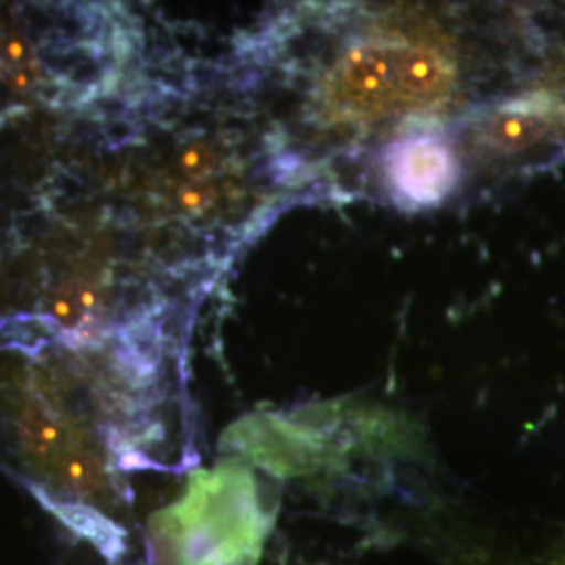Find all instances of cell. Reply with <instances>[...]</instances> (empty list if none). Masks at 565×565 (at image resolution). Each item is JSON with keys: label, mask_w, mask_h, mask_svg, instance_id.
<instances>
[{"label": "cell", "mask_w": 565, "mask_h": 565, "mask_svg": "<svg viewBox=\"0 0 565 565\" xmlns=\"http://www.w3.org/2000/svg\"><path fill=\"white\" fill-rule=\"evenodd\" d=\"M385 189L403 210H431L461 181L455 142L436 126H406L382 153Z\"/></svg>", "instance_id": "8992f818"}, {"label": "cell", "mask_w": 565, "mask_h": 565, "mask_svg": "<svg viewBox=\"0 0 565 565\" xmlns=\"http://www.w3.org/2000/svg\"><path fill=\"white\" fill-rule=\"evenodd\" d=\"M147 61L139 18L116 2H0V116L70 111Z\"/></svg>", "instance_id": "3957f363"}, {"label": "cell", "mask_w": 565, "mask_h": 565, "mask_svg": "<svg viewBox=\"0 0 565 565\" xmlns=\"http://www.w3.org/2000/svg\"><path fill=\"white\" fill-rule=\"evenodd\" d=\"M285 160L212 84L149 61L86 107L2 114V321L170 323L268 223Z\"/></svg>", "instance_id": "6da1fadb"}, {"label": "cell", "mask_w": 565, "mask_h": 565, "mask_svg": "<svg viewBox=\"0 0 565 565\" xmlns=\"http://www.w3.org/2000/svg\"><path fill=\"white\" fill-rule=\"evenodd\" d=\"M473 141L494 153H524L562 126V109L548 97H522L490 107L469 121Z\"/></svg>", "instance_id": "52a82bcc"}, {"label": "cell", "mask_w": 565, "mask_h": 565, "mask_svg": "<svg viewBox=\"0 0 565 565\" xmlns=\"http://www.w3.org/2000/svg\"><path fill=\"white\" fill-rule=\"evenodd\" d=\"M270 520L252 476L221 467L191 478L179 503L147 524L151 565H242L256 562Z\"/></svg>", "instance_id": "5b68a950"}, {"label": "cell", "mask_w": 565, "mask_h": 565, "mask_svg": "<svg viewBox=\"0 0 565 565\" xmlns=\"http://www.w3.org/2000/svg\"><path fill=\"white\" fill-rule=\"evenodd\" d=\"M461 90V65L448 42L422 32L373 28L340 44L315 84L312 105L333 128L366 130L422 121Z\"/></svg>", "instance_id": "277c9868"}, {"label": "cell", "mask_w": 565, "mask_h": 565, "mask_svg": "<svg viewBox=\"0 0 565 565\" xmlns=\"http://www.w3.org/2000/svg\"><path fill=\"white\" fill-rule=\"evenodd\" d=\"M168 324L82 338L0 323V467L109 562L121 476L156 467L166 436Z\"/></svg>", "instance_id": "7a4b0ae2"}, {"label": "cell", "mask_w": 565, "mask_h": 565, "mask_svg": "<svg viewBox=\"0 0 565 565\" xmlns=\"http://www.w3.org/2000/svg\"><path fill=\"white\" fill-rule=\"evenodd\" d=\"M0 323H2V312H0Z\"/></svg>", "instance_id": "ba28073f"}]
</instances>
